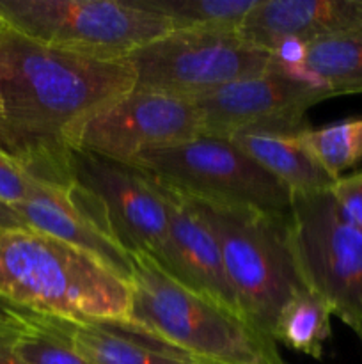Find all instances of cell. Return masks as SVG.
<instances>
[{"label": "cell", "mask_w": 362, "mask_h": 364, "mask_svg": "<svg viewBox=\"0 0 362 364\" xmlns=\"http://www.w3.org/2000/svg\"><path fill=\"white\" fill-rule=\"evenodd\" d=\"M7 316H9V309H6V308H2V306H0V322H4Z\"/></svg>", "instance_id": "obj_26"}, {"label": "cell", "mask_w": 362, "mask_h": 364, "mask_svg": "<svg viewBox=\"0 0 362 364\" xmlns=\"http://www.w3.org/2000/svg\"><path fill=\"white\" fill-rule=\"evenodd\" d=\"M304 73L332 96L362 92V32L307 43Z\"/></svg>", "instance_id": "obj_17"}, {"label": "cell", "mask_w": 362, "mask_h": 364, "mask_svg": "<svg viewBox=\"0 0 362 364\" xmlns=\"http://www.w3.org/2000/svg\"><path fill=\"white\" fill-rule=\"evenodd\" d=\"M0 16L25 38L99 60H126L172 31L169 20L131 0H0Z\"/></svg>", "instance_id": "obj_5"}, {"label": "cell", "mask_w": 362, "mask_h": 364, "mask_svg": "<svg viewBox=\"0 0 362 364\" xmlns=\"http://www.w3.org/2000/svg\"><path fill=\"white\" fill-rule=\"evenodd\" d=\"M133 87L128 60L77 55L7 28L0 34V151L39 183L70 192L80 130Z\"/></svg>", "instance_id": "obj_1"}, {"label": "cell", "mask_w": 362, "mask_h": 364, "mask_svg": "<svg viewBox=\"0 0 362 364\" xmlns=\"http://www.w3.org/2000/svg\"><path fill=\"white\" fill-rule=\"evenodd\" d=\"M332 98L309 75L272 66L254 78L233 82L190 100L197 109L201 135L233 139L238 134L295 135L305 130V112Z\"/></svg>", "instance_id": "obj_10"}, {"label": "cell", "mask_w": 362, "mask_h": 364, "mask_svg": "<svg viewBox=\"0 0 362 364\" xmlns=\"http://www.w3.org/2000/svg\"><path fill=\"white\" fill-rule=\"evenodd\" d=\"M82 205L126 252L155 256L169 226L165 188L142 171L92 153L73 151Z\"/></svg>", "instance_id": "obj_9"}, {"label": "cell", "mask_w": 362, "mask_h": 364, "mask_svg": "<svg viewBox=\"0 0 362 364\" xmlns=\"http://www.w3.org/2000/svg\"><path fill=\"white\" fill-rule=\"evenodd\" d=\"M133 322L206 364H287L277 343L238 313L195 294L146 252L131 255Z\"/></svg>", "instance_id": "obj_3"}, {"label": "cell", "mask_w": 362, "mask_h": 364, "mask_svg": "<svg viewBox=\"0 0 362 364\" xmlns=\"http://www.w3.org/2000/svg\"><path fill=\"white\" fill-rule=\"evenodd\" d=\"M9 341L27 364H91L50 316L9 311Z\"/></svg>", "instance_id": "obj_20"}, {"label": "cell", "mask_w": 362, "mask_h": 364, "mask_svg": "<svg viewBox=\"0 0 362 364\" xmlns=\"http://www.w3.org/2000/svg\"><path fill=\"white\" fill-rule=\"evenodd\" d=\"M329 194L334 199L341 219L350 226L362 230V171L337 178L329 188Z\"/></svg>", "instance_id": "obj_23"}, {"label": "cell", "mask_w": 362, "mask_h": 364, "mask_svg": "<svg viewBox=\"0 0 362 364\" xmlns=\"http://www.w3.org/2000/svg\"><path fill=\"white\" fill-rule=\"evenodd\" d=\"M362 32V0H258L238 34L272 50L286 38L304 43Z\"/></svg>", "instance_id": "obj_13"}, {"label": "cell", "mask_w": 362, "mask_h": 364, "mask_svg": "<svg viewBox=\"0 0 362 364\" xmlns=\"http://www.w3.org/2000/svg\"><path fill=\"white\" fill-rule=\"evenodd\" d=\"M28 228L62 240L105 263L117 276L130 283L131 256L124 251L98 220L71 196L43 185L31 199L14 206Z\"/></svg>", "instance_id": "obj_14"}, {"label": "cell", "mask_w": 362, "mask_h": 364, "mask_svg": "<svg viewBox=\"0 0 362 364\" xmlns=\"http://www.w3.org/2000/svg\"><path fill=\"white\" fill-rule=\"evenodd\" d=\"M330 316L332 311L329 304L307 288L295 295L283 308L273 327V341L312 359H322L323 345L332 334Z\"/></svg>", "instance_id": "obj_18"}, {"label": "cell", "mask_w": 362, "mask_h": 364, "mask_svg": "<svg viewBox=\"0 0 362 364\" xmlns=\"http://www.w3.org/2000/svg\"><path fill=\"white\" fill-rule=\"evenodd\" d=\"M4 31H7V23H6V21H4V18L0 16V34H2Z\"/></svg>", "instance_id": "obj_27"}, {"label": "cell", "mask_w": 362, "mask_h": 364, "mask_svg": "<svg viewBox=\"0 0 362 364\" xmlns=\"http://www.w3.org/2000/svg\"><path fill=\"white\" fill-rule=\"evenodd\" d=\"M201 135L190 100L133 87L85 123L75 149L128 164L138 153L162 149Z\"/></svg>", "instance_id": "obj_11"}, {"label": "cell", "mask_w": 362, "mask_h": 364, "mask_svg": "<svg viewBox=\"0 0 362 364\" xmlns=\"http://www.w3.org/2000/svg\"><path fill=\"white\" fill-rule=\"evenodd\" d=\"M229 141L280 183L286 185L291 194L329 191L336 181V178L330 176L318 160L298 142L297 134L252 132L234 135Z\"/></svg>", "instance_id": "obj_16"}, {"label": "cell", "mask_w": 362, "mask_h": 364, "mask_svg": "<svg viewBox=\"0 0 362 364\" xmlns=\"http://www.w3.org/2000/svg\"><path fill=\"white\" fill-rule=\"evenodd\" d=\"M188 201L215 235L240 315L272 338L284 306L307 290L295 255L290 215L194 198Z\"/></svg>", "instance_id": "obj_4"}, {"label": "cell", "mask_w": 362, "mask_h": 364, "mask_svg": "<svg viewBox=\"0 0 362 364\" xmlns=\"http://www.w3.org/2000/svg\"><path fill=\"white\" fill-rule=\"evenodd\" d=\"M43 183L25 173L13 159L0 151V203L14 208L31 199Z\"/></svg>", "instance_id": "obj_22"}, {"label": "cell", "mask_w": 362, "mask_h": 364, "mask_svg": "<svg viewBox=\"0 0 362 364\" xmlns=\"http://www.w3.org/2000/svg\"><path fill=\"white\" fill-rule=\"evenodd\" d=\"M11 316V315H9ZM9 316L0 322V364H27L14 354L9 341Z\"/></svg>", "instance_id": "obj_24"}, {"label": "cell", "mask_w": 362, "mask_h": 364, "mask_svg": "<svg viewBox=\"0 0 362 364\" xmlns=\"http://www.w3.org/2000/svg\"><path fill=\"white\" fill-rule=\"evenodd\" d=\"M297 139L336 180L362 162V117L322 128L307 127L298 132Z\"/></svg>", "instance_id": "obj_21"}, {"label": "cell", "mask_w": 362, "mask_h": 364, "mask_svg": "<svg viewBox=\"0 0 362 364\" xmlns=\"http://www.w3.org/2000/svg\"><path fill=\"white\" fill-rule=\"evenodd\" d=\"M0 306L55 318H128L130 283L94 256L32 228L0 230Z\"/></svg>", "instance_id": "obj_2"}, {"label": "cell", "mask_w": 362, "mask_h": 364, "mask_svg": "<svg viewBox=\"0 0 362 364\" xmlns=\"http://www.w3.org/2000/svg\"><path fill=\"white\" fill-rule=\"evenodd\" d=\"M128 166L201 201L290 215L291 191L227 139L199 137L138 153Z\"/></svg>", "instance_id": "obj_6"}, {"label": "cell", "mask_w": 362, "mask_h": 364, "mask_svg": "<svg viewBox=\"0 0 362 364\" xmlns=\"http://www.w3.org/2000/svg\"><path fill=\"white\" fill-rule=\"evenodd\" d=\"M50 318L91 364H206L131 318Z\"/></svg>", "instance_id": "obj_15"}, {"label": "cell", "mask_w": 362, "mask_h": 364, "mask_svg": "<svg viewBox=\"0 0 362 364\" xmlns=\"http://www.w3.org/2000/svg\"><path fill=\"white\" fill-rule=\"evenodd\" d=\"M20 228L28 226L23 223V219L18 215L16 210L0 203V230H20Z\"/></svg>", "instance_id": "obj_25"}, {"label": "cell", "mask_w": 362, "mask_h": 364, "mask_svg": "<svg viewBox=\"0 0 362 364\" xmlns=\"http://www.w3.org/2000/svg\"><path fill=\"white\" fill-rule=\"evenodd\" d=\"M135 87L183 100L233 82L254 78L272 68V52L233 31H170L126 57Z\"/></svg>", "instance_id": "obj_7"}, {"label": "cell", "mask_w": 362, "mask_h": 364, "mask_svg": "<svg viewBox=\"0 0 362 364\" xmlns=\"http://www.w3.org/2000/svg\"><path fill=\"white\" fill-rule=\"evenodd\" d=\"M169 20L172 31L238 32L258 0H131Z\"/></svg>", "instance_id": "obj_19"}, {"label": "cell", "mask_w": 362, "mask_h": 364, "mask_svg": "<svg viewBox=\"0 0 362 364\" xmlns=\"http://www.w3.org/2000/svg\"><path fill=\"white\" fill-rule=\"evenodd\" d=\"M160 185L165 188L169 199V226L162 247L151 258L169 276L195 294L204 295L240 315L236 294L227 277L215 235L187 196Z\"/></svg>", "instance_id": "obj_12"}, {"label": "cell", "mask_w": 362, "mask_h": 364, "mask_svg": "<svg viewBox=\"0 0 362 364\" xmlns=\"http://www.w3.org/2000/svg\"><path fill=\"white\" fill-rule=\"evenodd\" d=\"M290 226L307 288L362 341V230L341 219L329 191L291 194Z\"/></svg>", "instance_id": "obj_8"}]
</instances>
